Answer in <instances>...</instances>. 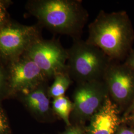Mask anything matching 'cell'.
Here are the masks:
<instances>
[{
  "instance_id": "1",
  "label": "cell",
  "mask_w": 134,
  "mask_h": 134,
  "mask_svg": "<svg viewBox=\"0 0 134 134\" xmlns=\"http://www.w3.org/2000/svg\"><path fill=\"white\" fill-rule=\"evenodd\" d=\"M88 34L86 42L116 61L124 55L132 37L129 21L124 13L103 10L88 25Z\"/></svg>"
},
{
  "instance_id": "2",
  "label": "cell",
  "mask_w": 134,
  "mask_h": 134,
  "mask_svg": "<svg viewBox=\"0 0 134 134\" xmlns=\"http://www.w3.org/2000/svg\"><path fill=\"white\" fill-rule=\"evenodd\" d=\"M40 21L49 29L81 38L89 14L81 0H47L39 2L34 10Z\"/></svg>"
},
{
  "instance_id": "3",
  "label": "cell",
  "mask_w": 134,
  "mask_h": 134,
  "mask_svg": "<svg viewBox=\"0 0 134 134\" xmlns=\"http://www.w3.org/2000/svg\"><path fill=\"white\" fill-rule=\"evenodd\" d=\"M68 51L67 71L77 84L102 80L112 60L99 48L81 38L72 40Z\"/></svg>"
},
{
  "instance_id": "4",
  "label": "cell",
  "mask_w": 134,
  "mask_h": 134,
  "mask_svg": "<svg viewBox=\"0 0 134 134\" xmlns=\"http://www.w3.org/2000/svg\"><path fill=\"white\" fill-rule=\"evenodd\" d=\"M29 56L46 77L68 72V51L55 41L36 40L29 50Z\"/></svg>"
},
{
  "instance_id": "5",
  "label": "cell",
  "mask_w": 134,
  "mask_h": 134,
  "mask_svg": "<svg viewBox=\"0 0 134 134\" xmlns=\"http://www.w3.org/2000/svg\"><path fill=\"white\" fill-rule=\"evenodd\" d=\"M108 96L102 80L77 84L73 95L72 115L80 119L91 118Z\"/></svg>"
},
{
  "instance_id": "6",
  "label": "cell",
  "mask_w": 134,
  "mask_h": 134,
  "mask_svg": "<svg viewBox=\"0 0 134 134\" xmlns=\"http://www.w3.org/2000/svg\"><path fill=\"white\" fill-rule=\"evenodd\" d=\"M102 81L108 94L115 103H124L134 92V71L126 65H121L112 60L107 67Z\"/></svg>"
},
{
  "instance_id": "7",
  "label": "cell",
  "mask_w": 134,
  "mask_h": 134,
  "mask_svg": "<svg viewBox=\"0 0 134 134\" xmlns=\"http://www.w3.org/2000/svg\"><path fill=\"white\" fill-rule=\"evenodd\" d=\"M46 77L30 59L14 64L11 70L10 88L26 93L42 85Z\"/></svg>"
},
{
  "instance_id": "8",
  "label": "cell",
  "mask_w": 134,
  "mask_h": 134,
  "mask_svg": "<svg viewBox=\"0 0 134 134\" xmlns=\"http://www.w3.org/2000/svg\"><path fill=\"white\" fill-rule=\"evenodd\" d=\"M120 121L118 107L108 96L91 117L87 134H115Z\"/></svg>"
},
{
  "instance_id": "9",
  "label": "cell",
  "mask_w": 134,
  "mask_h": 134,
  "mask_svg": "<svg viewBox=\"0 0 134 134\" xmlns=\"http://www.w3.org/2000/svg\"><path fill=\"white\" fill-rule=\"evenodd\" d=\"M31 33L24 29L7 27L0 30V52L10 56L19 52L29 41Z\"/></svg>"
},
{
  "instance_id": "10",
  "label": "cell",
  "mask_w": 134,
  "mask_h": 134,
  "mask_svg": "<svg viewBox=\"0 0 134 134\" xmlns=\"http://www.w3.org/2000/svg\"><path fill=\"white\" fill-rule=\"evenodd\" d=\"M42 84L26 93L24 97L25 105L39 119L47 118L51 114V111L48 91H46Z\"/></svg>"
},
{
  "instance_id": "11",
  "label": "cell",
  "mask_w": 134,
  "mask_h": 134,
  "mask_svg": "<svg viewBox=\"0 0 134 134\" xmlns=\"http://www.w3.org/2000/svg\"><path fill=\"white\" fill-rule=\"evenodd\" d=\"M72 82L68 72L59 74L54 77L53 84L48 90V96L56 98L64 96Z\"/></svg>"
},
{
  "instance_id": "12",
  "label": "cell",
  "mask_w": 134,
  "mask_h": 134,
  "mask_svg": "<svg viewBox=\"0 0 134 134\" xmlns=\"http://www.w3.org/2000/svg\"><path fill=\"white\" fill-rule=\"evenodd\" d=\"M53 111L64 122L70 126V116L73 109V103L65 96L54 98L52 102Z\"/></svg>"
},
{
  "instance_id": "13",
  "label": "cell",
  "mask_w": 134,
  "mask_h": 134,
  "mask_svg": "<svg viewBox=\"0 0 134 134\" xmlns=\"http://www.w3.org/2000/svg\"><path fill=\"white\" fill-rule=\"evenodd\" d=\"M0 134H12L8 118L1 108H0Z\"/></svg>"
},
{
  "instance_id": "14",
  "label": "cell",
  "mask_w": 134,
  "mask_h": 134,
  "mask_svg": "<svg viewBox=\"0 0 134 134\" xmlns=\"http://www.w3.org/2000/svg\"><path fill=\"white\" fill-rule=\"evenodd\" d=\"M61 134H83L81 130L76 127H70Z\"/></svg>"
},
{
  "instance_id": "15",
  "label": "cell",
  "mask_w": 134,
  "mask_h": 134,
  "mask_svg": "<svg viewBox=\"0 0 134 134\" xmlns=\"http://www.w3.org/2000/svg\"><path fill=\"white\" fill-rule=\"evenodd\" d=\"M125 65L134 71V51L131 54Z\"/></svg>"
},
{
  "instance_id": "16",
  "label": "cell",
  "mask_w": 134,
  "mask_h": 134,
  "mask_svg": "<svg viewBox=\"0 0 134 134\" xmlns=\"http://www.w3.org/2000/svg\"><path fill=\"white\" fill-rule=\"evenodd\" d=\"M5 18V13L4 8L0 5V25L2 24Z\"/></svg>"
},
{
  "instance_id": "17",
  "label": "cell",
  "mask_w": 134,
  "mask_h": 134,
  "mask_svg": "<svg viewBox=\"0 0 134 134\" xmlns=\"http://www.w3.org/2000/svg\"><path fill=\"white\" fill-rule=\"evenodd\" d=\"M117 134H134V131L128 129H123L119 131Z\"/></svg>"
},
{
  "instance_id": "18",
  "label": "cell",
  "mask_w": 134,
  "mask_h": 134,
  "mask_svg": "<svg viewBox=\"0 0 134 134\" xmlns=\"http://www.w3.org/2000/svg\"><path fill=\"white\" fill-rule=\"evenodd\" d=\"M3 91V78L2 74L0 71V95Z\"/></svg>"
}]
</instances>
